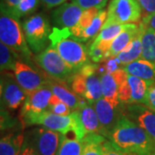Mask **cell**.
I'll list each match as a JSON object with an SVG mask.
<instances>
[{"mask_svg":"<svg viewBox=\"0 0 155 155\" xmlns=\"http://www.w3.org/2000/svg\"><path fill=\"white\" fill-rule=\"evenodd\" d=\"M102 146H103L104 155H129L126 153H123L122 151H120L119 149H117L116 147L113 146V144L109 140H106L105 141H104Z\"/></svg>","mask_w":155,"mask_h":155,"instance_id":"cell-35","label":"cell"},{"mask_svg":"<svg viewBox=\"0 0 155 155\" xmlns=\"http://www.w3.org/2000/svg\"><path fill=\"white\" fill-rule=\"evenodd\" d=\"M40 2V0H21L17 7L13 9L10 13L19 19L36 11Z\"/></svg>","mask_w":155,"mask_h":155,"instance_id":"cell-30","label":"cell"},{"mask_svg":"<svg viewBox=\"0 0 155 155\" xmlns=\"http://www.w3.org/2000/svg\"><path fill=\"white\" fill-rule=\"evenodd\" d=\"M145 106L155 112V84H153L149 86Z\"/></svg>","mask_w":155,"mask_h":155,"instance_id":"cell-36","label":"cell"},{"mask_svg":"<svg viewBox=\"0 0 155 155\" xmlns=\"http://www.w3.org/2000/svg\"><path fill=\"white\" fill-rule=\"evenodd\" d=\"M21 0H1V9L11 12L15 9Z\"/></svg>","mask_w":155,"mask_h":155,"instance_id":"cell-37","label":"cell"},{"mask_svg":"<svg viewBox=\"0 0 155 155\" xmlns=\"http://www.w3.org/2000/svg\"><path fill=\"white\" fill-rule=\"evenodd\" d=\"M127 73L124 69H118L110 73H104L100 76L103 97L113 106H120L118 91L119 87L127 78Z\"/></svg>","mask_w":155,"mask_h":155,"instance_id":"cell-15","label":"cell"},{"mask_svg":"<svg viewBox=\"0 0 155 155\" xmlns=\"http://www.w3.org/2000/svg\"><path fill=\"white\" fill-rule=\"evenodd\" d=\"M142 30H143V28H142ZM141 34H142V31L138 35L135 37V39L127 46L125 49L115 57L116 61L119 63V65L121 66L122 69H123V67L128 65V64L141 59V54H142Z\"/></svg>","mask_w":155,"mask_h":155,"instance_id":"cell-22","label":"cell"},{"mask_svg":"<svg viewBox=\"0 0 155 155\" xmlns=\"http://www.w3.org/2000/svg\"><path fill=\"white\" fill-rule=\"evenodd\" d=\"M107 16H108L107 11L104 10V9L101 10L98 12L97 16L95 17L93 22H91V24L88 28L84 29L80 37H79V41H86L90 39L97 36L104 25V22L107 19Z\"/></svg>","mask_w":155,"mask_h":155,"instance_id":"cell-27","label":"cell"},{"mask_svg":"<svg viewBox=\"0 0 155 155\" xmlns=\"http://www.w3.org/2000/svg\"><path fill=\"white\" fill-rule=\"evenodd\" d=\"M20 121L23 127L41 125L66 136L69 133H73L75 139L80 140L86 135L77 110L72 111L71 115L66 116H59L49 110H45L37 114L21 116Z\"/></svg>","mask_w":155,"mask_h":155,"instance_id":"cell-2","label":"cell"},{"mask_svg":"<svg viewBox=\"0 0 155 155\" xmlns=\"http://www.w3.org/2000/svg\"><path fill=\"white\" fill-rule=\"evenodd\" d=\"M84 10L74 2L65 3L53 12V21L59 28H72L77 25Z\"/></svg>","mask_w":155,"mask_h":155,"instance_id":"cell-16","label":"cell"},{"mask_svg":"<svg viewBox=\"0 0 155 155\" xmlns=\"http://www.w3.org/2000/svg\"><path fill=\"white\" fill-rule=\"evenodd\" d=\"M73 2L80 6L84 11L92 8H96L101 11L106 5L108 0H73Z\"/></svg>","mask_w":155,"mask_h":155,"instance_id":"cell-31","label":"cell"},{"mask_svg":"<svg viewBox=\"0 0 155 155\" xmlns=\"http://www.w3.org/2000/svg\"><path fill=\"white\" fill-rule=\"evenodd\" d=\"M141 59L155 64V30L143 27L141 34Z\"/></svg>","mask_w":155,"mask_h":155,"instance_id":"cell-25","label":"cell"},{"mask_svg":"<svg viewBox=\"0 0 155 155\" xmlns=\"http://www.w3.org/2000/svg\"><path fill=\"white\" fill-rule=\"evenodd\" d=\"M20 57L16 52L4 43H0V67L1 72L14 71Z\"/></svg>","mask_w":155,"mask_h":155,"instance_id":"cell-29","label":"cell"},{"mask_svg":"<svg viewBox=\"0 0 155 155\" xmlns=\"http://www.w3.org/2000/svg\"><path fill=\"white\" fill-rule=\"evenodd\" d=\"M19 155H37V153H35V151L33 148V147L28 143V141L25 139L24 143L22 146V150L20 152Z\"/></svg>","mask_w":155,"mask_h":155,"instance_id":"cell-38","label":"cell"},{"mask_svg":"<svg viewBox=\"0 0 155 155\" xmlns=\"http://www.w3.org/2000/svg\"><path fill=\"white\" fill-rule=\"evenodd\" d=\"M61 134L46 127L35 128L25 135L37 155H56L61 142Z\"/></svg>","mask_w":155,"mask_h":155,"instance_id":"cell-8","label":"cell"},{"mask_svg":"<svg viewBox=\"0 0 155 155\" xmlns=\"http://www.w3.org/2000/svg\"><path fill=\"white\" fill-rule=\"evenodd\" d=\"M85 134H101L100 123L94 107L88 102L77 110ZM85 135V136H86ZM102 135V134H101Z\"/></svg>","mask_w":155,"mask_h":155,"instance_id":"cell-21","label":"cell"},{"mask_svg":"<svg viewBox=\"0 0 155 155\" xmlns=\"http://www.w3.org/2000/svg\"><path fill=\"white\" fill-rule=\"evenodd\" d=\"M14 75L17 83L23 89L26 94L46 85L48 79L42 77L36 70L21 61H18L16 64Z\"/></svg>","mask_w":155,"mask_h":155,"instance_id":"cell-13","label":"cell"},{"mask_svg":"<svg viewBox=\"0 0 155 155\" xmlns=\"http://www.w3.org/2000/svg\"><path fill=\"white\" fill-rule=\"evenodd\" d=\"M52 96L53 91L48 84L27 94L26 99L22 104L20 117L48 110L49 101Z\"/></svg>","mask_w":155,"mask_h":155,"instance_id":"cell-14","label":"cell"},{"mask_svg":"<svg viewBox=\"0 0 155 155\" xmlns=\"http://www.w3.org/2000/svg\"><path fill=\"white\" fill-rule=\"evenodd\" d=\"M1 106L9 110H17L23 104L27 94L17 83L15 75L9 71L2 72L1 76Z\"/></svg>","mask_w":155,"mask_h":155,"instance_id":"cell-10","label":"cell"},{"mask_svg":"<svg viewBox=\"0 0 155 155\" xmlns=\"http://www.w3.org/2000/svg\"><path fill=\"white\" fill-rule=\"evenodd\" d=\"M35 61L52 79L65 85L71 84L72 78L78 72L61 58L52 45L35 56Z\"/></svg>","mask_w":155,"mask_h":155,"instance_id":"cell-5","label":"cell"},{"mask_svg":"<svg viewBox=\"0 0 155 155\" xmlns=\"http://www.w3.org/2000/svg\"><path fill=\"white\" fill-rule=\"evenodd\" d=\"M84 76L86 93L84 99L93 105L97 101L103 98L101 78L98 72V66L94 64H86L80 70Z\"/></svg>","mask_w":155,"mask_h":155,"instance_id":"cell-17","label":"cell"},{"mask_svg":"<svg viewBox=\"0 0 155 155\" xmlns=\"http://www.w3.org/2000/svg\"><path fill=\"white\" fill-rule=\"evenodd\" d=\"M142 28L143 27L140 22L139 24H136V23L127 24L126 28L119 34L116 39L113 41L110 48L106 53L105 61L107 59L113 58L118 55L133 41L139 34L142 31Z\"/></svg>","mask_w":155,"mask_h":155,"instance_id":"cell-18","label":"cell"},{"mask_svg":"<svg viewBox=\"0 0 155 155\" xmlns=\"http://www.w3.org/2000/svg\"><path fill=\"white\" fill-rule=\"evenodd\" d=\"M0 40L24 61L31 62L32 52L25 38L22 25L18 18L3 9L0 14Z\"/></svg>","mask_w":155,"mask_h":155,"instance_id":"cell-4","label":"cell"},{"mask_svg":"<svg viewBox=\"0 0 155 155\" xmlns=\"http://www.w3.org/2000/svg\"><path fill=\"white\" fill-rule=\"evenodd\" d=\"M141 8V20L155 14V0H137Z\"/></svg>","mask_w":155,"mask_h":155,"instance_id":"cell-32","label":"cell"},{"mask_svg":"<svg viewBox=\"0 0 155 155\" xmlns=\"http://www.w3.org/2000/svg\"><path fill=\"white\" fill-rule=\"evenodd\" d=\"M25 38L32 52L39 54L48 48L51 35L49 22L42 14H37L28 18L22 23Z\"/></svg>","mask_w":155,"mask_h":155,"instance_id":"cell-6","label":"cell"},{"mask_svg":"<svg viewBox=\"0 0 155 155\" xmlns=\"http://www.w3.org/2000/svg\"><path fill=\"white\" fill-rule=\"evenodd\" d=\"M140 22L144 28H151V29L155 30V14L147 18L142 19Z\"/></svg>","mask_w":155,"mask_h":155,"instance_id":"cell-40","label":"cell"},{"mask_svg":"<svg viewBox=\"0 0 155 155\" xmlns=\"http://www.w3.org/2000/svg\"><path fill=\"white\" fill-rule=\"evenodd\" d=\"M25 140L23 133L14 132L2 137L0 140V155H19Z\"/></svg>","mask_w":155,"mask_h":155,"instance_id":"cell-24","label":"cell"},{"mask_svg":"<svg viewBox=\"0 0 155 155\" xmlns=\"http://www.w3.org/2000/svg\"><path fill=\"white\" fill-rule=\"evenodd\" d=\"M40 1L48 9H52V8L58 7V6H61V5L65 4L67 0H40Z\"/></svg>","mask_w":155,"mask_h":155,"instance_id":"cell-39","label":"cell"},{"mask_svg":"<svg viewBox=\"0 0 155 155\" xmlns=\"http://www.w3.org/2000/svg\"><path fill=\"white\" fill-rule=\"evenodd\" d=\"M71 37L69 28H54L50 35V45H52L61 58L74 69L79 71L89 63L87 51L79 41Z\"/></svg>","mask_w":155,"mask_h":155,"instance_id":"cell-3","label":"cell"},{"mask_svg":"<svg viewBox=\"0 0 155 155\" xmlns=\"http://www.w3.org/2000/svg\"><path fill=\"white\" fill-rule=\"evenodd\" d=\"M83 140L70 139L66 135L61 136V142L56 155H83Z\"/></svg>","mask_w":155,"mask_h":155,"instance_id":"cell-26","label":"cell"},{"mask_svg":"<svg viewBox=\"0 0 155 155\" xmlns=\"http://www.w3.org/2000/svg\"><path fill=\"white\" fill-rule=\"evenodd\" d=\"M89 56L95 63H99L101 61H105L106 52L102 48H100L98 46L91 45L88 53Z\"/></svg>","mask_w":155,"mask_h":155,"instance_id":"cell-34","label":"cell"},{"mask_svg":"<svg viewBox=\"0 0 155 155\" xmlns=\"http://www.w3.org/2000/svg\"><path fill=\"white\" fill-rule=\"evenodd\" d=\"M108 140L129 155H155V142L143 128L122 116Z\"/></svg>","mask_w":155,"mask_h":155,"instance_id":"cell-1","label":"cell"},{"mask_svg":"<svg viewBox=\"0 0 155 155\" xmlns=\"http://www.w3.org/2000/svg\"><path fill=\"white\" fill-rule=\"evenodd\" d=\"M48 110L54 113L56 115L59 116H69L72 113V110L69 108V106L66 104L65 103H63L62 101L59 100L58 102H56L55 104H52L48 107Z\"/></svg>","mask_w":155,"mask_h":155,"instance_id":"cell-33","label":"cell"},{"mask_svg":"<svg viewBox=\"0 0 155 155\" xmlns=\"http://www.w3.org/2000/svg\"><path fill=\"white\" fill-rule=\"evenodd\" d=\"M108 16L103 28L113 24L138 22L142 17L141 8L137 0H110Z\"/></svg>","mask_w":155,"mask_h":155,"instance_id":"cell-7","label":"cell"},{"mask_svg":"<svg viewBox=\"0 0 155 155\" xmlns=\"http://www.w3.org/2000/svg\"><path fill=\"white\" fill-rule=\"evenodd\" d=\"M84 142L83 155H104L103 142L106 138L101 134H87L82 140Z\"/></svg>","mask_w":155,"mask_h":155,"instance_id":"cell-28","label":"cell"},{"mask_svg":"<svg viewBox=\"0 0 155 155\" xmlns=\"http://www.w3.org/2000/svg\"><path fill=\"white\" fill-rule=\"evenodd\" d=\"M127 24H113L106 28H103L98 35L96 37L91 45L98 46L106 53L110 48V46L116 37L123 31Z\"/></svg>","mask_w":155,"mask_h":155,"instance_id":"cell-23","label":"cell"},{"mask_svg":"<svg viewBox=\"0 0 155 155\" xmlns=\"http://www.w3.org/2000/svg\"><path fill=\"white\" fill-rule=\"evenodd\" d=\"M48 84L53 91V94L55 95L58 98H60L61 101L69 106V108L72 111L77 110L79 107H81L84 103L87 102L83 97L78 96L75 92L70 91L67 88V85L61 83H58V81L48 78Z\"/></svg>","mask_w":155,"mask_h":155,"instance_id":"cell-19","label":"cell"},{"mask_svg":"<svg viewBox=\"0 0 155 155\" xmlns=\"http://www.w3.org/2000/svg\"><path fill=\"white\" fill-rule=\"evenodd\" d=\"M124 71L135 77L144 79L150 85L155 84V64L143 59L134 61L123 67Z\"/></svg>","mask_w":155,"mask_h":155,"instance_id":"cell-20","label":"cell"},{"mask_svg":"<svg viewBox=\"0 0 155 155\" xmlns=\"http://www.w3.org/2000/svg\"><path fill=\"white\" fill-rule=\"evenodd\" d=\"M150 84L144 79L127 73L119 87L118 98L122 104H146Z\"/></svg>","mask_w":155,"mask_h":155,"instance_id":"cell-9","label":"cell"},{"mask_svg":"<svg viewBox=\"0 0 155 155\" xmlns=\"http://www.w3.org/2000/svg\"><path fill=\"white\" fill-rule=\"evenodd\" d=\"M100 123V133L108 139L122 116V104L113 106L104 97L93 104Z\"/></svg>","mask_w":155,"mask_h":155,"instance_id":"cell-11","label":"cell"},{"mask_svg":"<svg viewBox=\"0 0 155 155\" xmlns=\"http://www.w3.org/2000/svg\"><path fill=\"white\" fill-rule=\"evenodd\" d=\"M122 116L143 128L155 142V112L144 104H122Z\"/></svg>","mask_w":155,"mask_h":155,"instance_id":"cell-12","label":"cell"}]
</instances>
